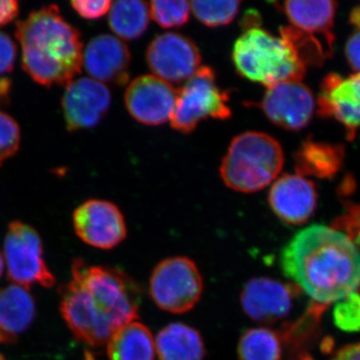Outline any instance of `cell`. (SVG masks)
<instances>
[{
	"label": "cell",
	"mask_w": 360,
	"mask_h": 360,
	"mask_svg": "<svg viewBox=\"0 0 360 360\" xmlns=\"http://www.w3.org/2000/svg\"><path fill=\"white\" fill-rule=\"evenodd\" d=\"M284 274L316 304L340 302L360 286V252L343 232L312 225L281 252Z\"/></svg>",
	"instance_id": "1"
},
{
	"label": "cell",
	"mask_w": 360,
	"mask_h": 360,
	"mask_svg": "<svg viewBox=\"0 0 360 360\" xmlns=\"http://www.w3.org/2000/svg\"><path fill=\"white\" fill-rule=\"evenodd\" d=\"M25 72L45 86L72 82L84 65V44L58 6H46L16 23Z\"/></svg>",
	"instance_id": "2"
},
{
	"label": "cell",
	"mask_w": 360,
	"mask_h": 360,
	"mask_svg": "<svg viewBox=\"0 0 360 360\" xmlns=\"http://www.w3.org/2000/svg\"><path fill=\"white\" fill-rule=\"evenodd\" d=\"M232 60L241 77L267 89L281 82H302L307 68L288 42L259 27H246L232 51Z\"/></svg>",
	"instance_id": "3"
},
{
	"label": "cell",
	"mask_w": 360,
	"mask_h": 360,
	"mask_svg": "<svg viewBox=\"0 0 360 360\" xmlns=\"http://www.w3.org/2000/svg\"><path fill=\"white\" fill-rule=\"evenodd\" d=\"M283 165V148L276 139L264 132H243L229 144L220 176L232 191L253 193L274 181Z\"/></svg>",
	"instance_id": "4"
},
{
	"label": "cell",
	"mask_w": 360,
	"mask_h": 360,
	"mask_svg": "<svg viewBox=\"0 0 360 360\" xmlns=\"http://www.w3.org/2000/svg\"><path fill=\"white\" fill-rule=\"evenodd\" d=\"M71 279L89 293L117 330L139 317L141 291L134 279L122 270L92 266L82 259H75Z\"/></svg>",
	"instance_id": "5"
},
{
	"label": "cell",
	"mask_w": 360,
	"mask_h": 360,
	"mask_svg": "<svg viewBox=\"0 0 360 360\" xmlns=\"http://www.w3.org/2000/svg\"><path fill=\"white\" fill-rule=\"evenodd\" d=\"M231 116L229 94L220 89L212 68L201 66L184 87L177 90L176 103L170 122L177 131L191 134L202 120H225Z\"/></svg>",
	"instance_id": "6"
},
{
	"label": "cell",
	"mask_w": 360,
	"mask_h": 360,
	"mask_svg": "<svg viewBox=\"0 0 360 360\" xmlns=\"http://www.w3.org/2000/svg\"><path fill=\"white\" fill-rule=\"evenodd\" d=\"M203 279L191 258L174 257L156 265L149 281V293L160 309L170 314H186L200 302Z\"/></svg>",
	"instance_id": "7"
},
{
	"label": "cell",
	"mask_w": 360,
	"mask_h": 360,
	"mask_svg": "<svg viewBox=\"0 0 360 360\" xmlns=\"http://www.w3.org/2000/svg\"><path fill=\"white\" fill-rule=\"evenodd\" d=\"M41 238L33 227L20 221L9 224L4 240V257L7 276L13 283L30 290L32 284L39 283L52 288L56 277L44 260Z\"/></svg>",
	"instance_id": "8"
},
{
	"label": "cell",
	"mask_w": 360,
	"mask_h": 360,
	"mask_svg": "<svg viewBox=\"0 0 360 360\" xmlns=\"http://www.w3.org/2000/svg\"><path fill=\"white\" fill-rule=\"evenodd\" d=\"M60 311L73 335L90 347L108 345L116 331L89 293L73 279L61 290Z\"/></svg>",
	"instance_id": "9"
},
{
	"label": "cell",
	"mask_w": 360,
	"mask_h": 360,
	"mask_svg": "<svg viewBox=\"0 0 360 360\" xmlns=\"http://www.w3.org/2000/svg\"><path fill=\"white\" fill-rule=\"evenodd\" d=\"M146 63L155 77L168 84L187 82L201 68L198 46L188 37L179 33L158 35L149 44Z\"/></svg>",
	"instance_id": "10"
},
{
	"label": "cell",
	"mask_w": 360,
	"mask_h": 360,
	"mask_svg": "<svg viewBox=\"0 0 360 360\" xmlns=\"http://www.w3.org/2000/svg\"><path fill=\"white\" fill-rule=\"evenodd\" d=\"M78 238L101 250H111L127 238L124 217L120 208L108 200H89L73 213Z\"/></svg>",
	"instance_id": "11"
},
{
	"label": "cell",
	"mask_w": 360,
	"mask_h": 360,
	"mask_svg": "<svg viewBox=\"0 0 360 360\" xmlns=\"http://www.w3.org/2000/svg\"><path fill=\"white\" fill-rule=\"evenodd\" d=\"M257 106L277 127L296 131L311 122L315 99L309 87L302 82H281L269 87Z\"/></svg>",
	"instance_id": "12"
},
{
	"label": "cell",
	"mask_w": 360,
	"mask_h": 360,
	"mask_svg": "<svg viewBox=\"0 0 360 360\" xmlns=\"http://www.w3.org/2000/svg\"><path fill=\"white\" fill-rule=\"evenodd\" d=\"M176 99L177 90L155 75L135 78L124 94L129 115L146 125H160L170 120Z\"/></svg>",
	"instance_id": "13"
},
{
	"label": "cell",
	"mask_w": 360,
	"mask_h": 360,
	"mask_svg": "<svg viewBox=\"0 0 360 360\" xmlns=\"http://www.w3.org/2000/svg\"><path fill=\"white\" fill-rule=\"evenodd\" d=\"M111 94L106 85L82 77L68 85L63 98L66 127L70 131L92 129L110 110Z\"/></svg>",
	"instance_id": "14"
},
{
	"label": "cell",
	"mask_w": 360,
	"mask_h": 360,
	"mask_svg": "<svg viewBox=\"0 0 360 360\" xmlns=\"http://www.w3.org/2000/svg\"><path fill=\"white\" fill-rule=\"evenodd\" d=\"M319 113L322 117H333L347 130L352 141L360 127V73L342 77L330 73L323 78L317 98Z\"/></svg>",
	"instance_id": "15"
},
{
	"label": "cell",
	"mask_w": 360,
	"mask_h": 360,
	"mask_svg": "<svg viewBox=\"0 0 360 360\" xmlns=\"http://www.w3.org/2000/svg\"><path fill=\"white\" fill-rule=\"evenodd\" d=\"M297 288L269 277L250 279L241 291V307L253 321L272 323L290 314Z\"/></svg>",
	"instance_id": "16"
},
{
	"label": "cell",
	"mask_w": 360,
	"mask_h": 360,
	"mask_svg": "<svg viewBox=\"0 0 360 360\" xmlns=\"http://www.w3.org/2000/svg\"><path fill=\"white\" fill-rule=\"evenodd\" d=\"M272 212L285 224H304L316 210L314 182L298 174H284L272 184L269 193Z\"/></svg>",
	"instance_id": "17"
},
{
	"label": "cell",
	"mask_w": 360,
	"mask_h": 360,
	"mask_svg": "<svg viewBox=\"0 0 360 360\" xmlns=\"http://www.w3.org/2000/svg\"><path fill=\"white\" fill-rule=\"evenodd\" d=\"M131 54L118 37L101 34L90 40L84 51V65L92 79L123 85L129 80Z\"/></svg>",
	"instance_id": "18"
},
{
	"label": "cell",
	"mask_w": 360,
	"mask_h": 360,
	"mask_svg": "<svg viewBox=\"0 0 360 360\" xmlns=\"http://www.w3.org/2000/svg\"><path fill=\"white\" fill-rule=\"evenodd\" d=\"M35 302L27 288L13 284L0 290V336L2 343H14L32 326Z\"/></svg>",
	"instance_id": "19"
},
{
	"label": "cell",
	"mask_w": 360,
	"mask_h": 360,
	"mask_svg": "<svg viewBox=\"0 0 360 360\" xmlns=\"http://www.w3.org/2000/svg\"><path fill=\"white\" fill-rule=\"evenodd\" d=\"M345 149L342 144L305 139L295 153L296 174L331 179L342 168Z\"/></svg>",
	"instance_id": "20"
},
{
	"label": "cell",
	"mask_w": 360,
	"mask_h": 360,
	"mask_svg": "<svg viewBox=\"0 0 360 360\" xmlns=\"http://www.w3.org/2000/svg\"><path fill=\"white\" fill-rule=\"evenodd\" d=\"M281 9L293 27L326 39L335 40L333 32L338 4L331 0L285 1Z\"/></svg>",
	"instance_id": "21"
},
{
	"label": "cell",
	"mask_w": 360,
	"mask_h": 360,
	"mask_svg": "<svg viewBox=\"0 0 360 360\" xmlns=\"http://www.w3.org/2000/svg\"><path fill=\"white\" fill-rule=\"evenodd\" d=\"M160 360H203L205 342L200 331L184 323H170L155 338Z\"/></svg>",
	"instance_id": "22"
},
{
	"label": "cell",
	"mask_w": 360,
	"mask_h": 360,
	"mask_svg": "<svg viewBox=\"0 0 360 360\" xmlns=\"http://www.w3.org/2000/svg\"><path fill=\"white\" fill-rule=\"evenodd\" d=\"M108 354L110 360H155V340L148 326L131 321L111 336Z\"/></svg>",
	"instance_id": "23"
},
{
	"label": "cell",
	"mask_w": 360,
	"mask_h": 360,
	"mask_svg": "<svg viewBox=\"0 0 360 360\" xmlns=\"http://www.w3.org/2000/svg\"><path fill=\"white\" fill-rule=\"evenodd\" d=\"M149 15V7L146 2L120 0L112 2L108 23L118 39L134 40L148 30Z\"/></svg>",
	"instance_id": "24"
},
{
	"label": "cell",
	"mask_w": 360,
	"mask_h": 360,
	"mask_svg": "<svg viewBox=\"0 0 360 360\" xmlns=\"http://www.w3.org/2000/svg\"><path fill=\"white\" fill-rule=\"evenodd\" d=\"M281 35L288 42L295 56L305 68H319L333 56L335 40L302 32L293 26L281 27Z\"/></svg>",
	"instance_id": "25"
},
{
	"label": "cell",
	"mask_w": 360,
	"mask_h": 360,
	"mask_svg": "<svg viewBox=\"0 0 360 360\" xmlns=\"http://www.w3.org/2000/svg\"><path fill=\"white\" fill-rule=\"evenodd\" d=\"M239 360H281V338L269 328L246 330L238 343Z\"/></svg>",
	"instance_id": "26"
},
{
	"label": "cell",
	"mask_w": 360,
	"mask_h": 360,
	"mask_svg": "<svg viewBox=\"0 0 360 360\" xmlns=\"http://www.w3.org/2000/svg\"><path fill=\"white\" fill-rule=\"evenodd\" d=\"M241 6L240 1H202L195 0L191 2V8L194 16L202 25L210 27H219L229 25L236 18Z\"/></svg>",
	"instance_id": "27"
},
{
	"label": "cell",
	"mask_w": 360,
	"mask_h": 360,
	"mask_svg": "<svg viewBox=\"0 0 360 360\" xmlns=\"http://www.w3.org/2000/svg\"><path fill=\"white\" fill-rule=\"evenodd\" d=\"M191 9V2L186 0H155L150 2L149 13L161 27L174 28L186 25Z\"/></svg>",
	"instance_id": "28"
},
{
	"label": "cell",
	"mask_w": 360,
	"mask_h": 360,
	"mask_svg": "<svg viewBox=\"0 0 360 360\" xmlns=\"http://www.w3.org/2000/svg\"><path fill=\"white\" fill-rule=\"evenodd\" d=\"M336 326L345 331H360V295L355 292L341 300L333 310Z\"/></svg>",
	"instance_id": "29"
},
{
	"label": "cell",
	"mask_w": 360,
	"mask_h": 360,
	"mask_svg": "<svg viewBox=\"0 0 360 360\" xmlns=\"http://www.w3.org/2000/svg\"><path fill=\"white\" fill-rule=\"evenodd\" d=\"M20 129L11 115L0 111V165L18 153Z\"/></svg>",
	"instance_id": "30"
},
{
	"label": "cell",
	"mask_w": 360,
	"mask_h": 360,
	"mask_svg": "<svg viewBox=\"0 0 360 360\" xmlns=\"http://www.w3.org/2000/svg\"><path fill=\"white\" fill-rule=\"evenodd\" d=\"M333 227L343 232L356 248H360V203L345 201V212L335 220Z\"/></svg>",
	"instance_id": "31"
},
{
	"label": "cell",
	"mask_w": 360,
	"mask_h": 360,
	"mask_svg": "<svg viewBox=\"0 0 360 360\" xmlns=\"http://www.w3.org/2000/svg\"><path fill=\"white\" fill-rule=\"evenodd\" d=\"M71 6L85 20H98L110 13L112 2L110 0H79L71 2Z\"/></svg>",
	"instance_id": "32"
},
{
	"label": "cell",
	"mask_w": 360,
	"mask_h": 360,
	"mask_svg": "<svg viewBox=\"0 0 360 360\" xmlns=\"http://www.w3.org/2000/svg\"><path fill=\"white\" fill-rule=\"evenodd\" d=\"M18 46L8 35L0 32V77L13 70Z\"/></svg>",
	"instance_id": "33"
},
{
	"label": "cell",
	"mask_w": 360,
	"mask_h": 360,
	"mask_svg": "<svg viewBox=\"0 0 360 360\" xmlns=\"http://www.w3.org/2000/svg\"><path fill=\"white\" fill-rule=\"evenodd\" d=\"M345 56L350 68L360 73V30H355L345 45Z\"/></svg>",
	"instance_id": "34"
},
{
	"label": "cell",
	"mask_w": 360,
	"mask_h": 360,
	"mask_svg": "<svg viewBox=\"0 0 360 360\" xmlns=\"http://www.w3.org/2000/svg\"><path fill=\"white\" fill-rule=\"evenodd\" d=\"M20 13V4L14 0H0V27L11 22Z\"/></svg>",
	"instance_id": "35"
},
{
	"label": "cell",
	"mask_w": 360,
	"mask_h": 360,
	"mask_svg": "<svg viewBox=\"0 0 360 360\" xmlns=\"http://www.w3.org/2000/svg\"><path fill=\"white\" fill-rule=\"evenodd\" d=\"M333 360H360V343L342 348Z\"/></svg>",
	"instance_id": "36"
},
{
	"label": "cell",
	"mask_w": 360,
	"mask_h": 360,
	"mask_svg": "<svg viewBox=\"0 0 360 360\" xmlns=\"http://www.w3.org/2000/svg\"><path fill=\"white\" fill-rule=\"evenodd\" d=\"M350 25H354L356 30H360V6L354 7L349 14Z\"/></svg>",
	"instance_id": "37"
},
{
	"label": "cell",
	"mask_w": 360,
	"mask_h": 360,
	"mask_svg": "<svg viewBox=\"0 0 360 360\" xmlns=\"http://www.w3.org/2000/svg\"><path fill=\"white\" fill-rule=\"evenodd\" d=\"M11 89V82L6 78H0V101L8 96Z\"/></svg>",
	"instance_id": "38"
},
{
	"label": "cell",
	"mask_w": 360,
	"mask_h": 360,
	"mask_svg": "<svg viewBox=\"0 0 360 360\" xmlns=\"http://www.w3.org/2000/svg\"><path fill=\"white\" fill-rule=\"evenodd\" d=\"M2 271H4V258H2L1 253H0V276H1Z\"/></svg>",
	"instance_id": "39"
},
{
	"label": "cell",
	"mask_w": 360,
	"mask_h": 360,
	"mask_svg": "<svg viewBox=\"0 0 360 360\" xmlns=\"http://www.w3.org/2000/svg\"><path fill=\"white\" fill-rule=\"evenodd\" d=\"M0 343H2L1 336H0Z\"/></svg>",
	"instance_id": "40"
}]
</instances>
